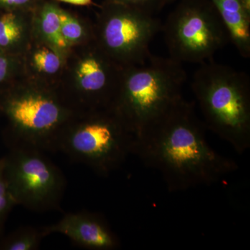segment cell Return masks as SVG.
Wrapping results in <instances>:
<instances>
[{"label":"cell","mask_w":250,"mask_h":250,"mask_svg":"<svg viewBox=\"0 0 250 250\" xmlns=\"http://www.w3.org/2000/svg\"><path fill=\"white\" fill-rule=\"evenodd\" d=\"M134 154L161 174L170 192L218 183L238 169L210 146L193 104L183 98L136 136Z\"/></svg>","instance_id":"1"},{"label":"cell","mask_w":250,"mask_h":250,"mask_svg":"<svg viewBox=\"0 0 250 250\" xmlns=\"http://www.w3.org/2000/svg\"><path fill=\"white\" fill-rule=\"evenodd\" d=\"M192 90L207 127L238 154L250 147V83L244 72L213 62H202Z\"/></svg>","instance_id":"2"},{"label":"cell","mask_w":250,"mask_h":250,"mask_svg":"<svg viewBox=\"0 0 250 250\" xmlns=\"http://www.w3.org/2000/svg\"><path fill=\"white\" fill-rule=\"evenodd\" d=\"M187 73L181 62L151 54L125 67L110 107L137 136L181 98Z\"/></svg>","instance_id":"3"},{"label":"cell","mask_w":250,"mask_h":250,"mask_svg":"<svg viewBox=\"0 0 250 250\" xmlns=\"http://www.w3.org/2000/svg\"><path fill=\"white\" fill-rule=\"evenodd\" d=\"M0 99L16 144L41 151H57L65 126L80 111L58 87L22 76Z\"/></svg>","instance_id":"4"},{"label":"cell","mask_w":250,"mask_h":250,"mask_svg":"<svg viewBox=\"0 0 250 250\" xmlns=\"http://www.w3.org/2000/svg\"><path fill=\"white\" fill-rule=\"evenodd\" d=\"M135 146L136 136L109 106L77 113L61 134L57 151L108 176L134 154Z\"/></svg>","instance_id":"5"},{"label":"cell","mask_w":250,"mask_h":250,"mask_svg":"<svg viewBox=\"0 0 250 250\" xmlns=\"http://www.w3.org/2000/svg\"><path fill=\"white\" fill-rule=\"evenodd\" d=\"M162 24L154 14L139 8L105 1L94 24L95 41L123 68L150 57L149 45Z\"/></svg>","instance_id":"6"},{"label":"cell","mask_w":250,"mask_h":250,"mask_svg":"<svg viewBox=\"0 0 250 250\" xmlns=\"http://www.w3.org/2000/svg\"><path fill=\"white\" fill-rule=\"evenodd\" d=\"M161 29L170 58L179 62H207L229 41L214 5L203 0H184Z\"/></svg>","instance_id":"7"},{"label":"cell","mask_w":250,"mask_h":250,"mask_svg":"<svg viewBox=\"0 0 250 250\" xmlns=\"http://www.w3.org/2000/svg\"><path fill=\"white\" fill-rule=\"evenodd\" d=\"M4 158L5 177L16 205L38 212L58 208L65 178L42 151L14 145Z\"/></svg>","instance_id":"8"},{"label":"cell","mask_w":250,"mask_h":250,"mask_svg":"<svg viewBox=\"0 0 250 250\" xmlns=\"http://www.w3.org/2000/svg\"><path fill=\"white\" fill-rule=\"evenodd\" d=\"M75 49L77 51L72 49L65 67L67 85L61 91L81 112L109 107L123 67L108 57L95 41Z\"/></svg>","instance_id":"9"},{"label":"cell","mask_w":250,"mask_h":250,"mask_svg":"<svg viewBox=\"0 0 250 250\" xmlns=\"http://www.w3.org/2000/svg\"><path fill=\"white\" fill-rule=\"evenodd\" d=\"M42 229L46 236L61 233L85 249L113 250L121 246L106 219L91 212L67 213L57 223Z\"/></svg>","instance_id":"10"},{"label":"cell","mask_w":250,"mask_h":250,"mask_svg":"<svg viewBox=\"0 0 250 250\" xmlns=\"http://www.w3.org/2000/svg\"><path fill=\"white\" fill-rule=\"evenodd\" d=\"M69 57L44 42L32 39L22 57V76L31 80L58 87Z\"/></svg>","instance_id":"11"},{"label":"cell","mask_w":250,"mask_h":250,"mask_svg":"<svg viewBox=\"0 0 250 250\" xmlns=\"http://www.w3.org/2000/svg\"><path fill=\"white\" fill-rule=\"evenodd\" d=\"M33 11H1L0 49L22 57L33 39Z\"/></svg>","instance_id":"12"},{"label":"cell","mask_w":250,"mask_h":250,"mask_svg":"<svg viewBox=\"0 0 250 250\" xmlns=\"http://www.w3.org/2000/svg\"><path fill=\"white\" fill-rule=\"evenodd\" d=\"M62 8L57 1L42 0L33 11V39L44 42L70 57L72 49L65 43L61 31Z\"/></svg>","instance_id":"13"},{"label":"cell","mask_w":250,"mask_h":250,"mask_svg":"<svg viewBox=\"0 0 250 250\" xmlns=\"http://www.w3.org/2000/svg\"><path fill=\"white\" fill-rule=\"evenodd\" d=\"M228 31L229 39L242 57H250V16L238 0H211Z\"/></svg>","instance_id":"14"},{"label":"cell","mask_w":250,"mask_h":250,"mask_svg":"<svg viewBox=\"0 0 250 250\" xmlns=\"http://www.w3.org/2000/svg\"><path fill=\"white\" fill-rule=\"evenodd\" d=\"M61 31L65 43L72 49L95 41L94 24L62 8L61 12Z\"/></svg>","instance_id":"15"},{"label":"cell","mask_w":250,"mask_h":250,"mask_svg":"<svg viewBox=\"0 0 250 250\" xmlns=\"http://www.w3.org/2000/svg\"><path fill=\"white\" fill-rule=\"evenodd\" d=\"M45 236L42 228H21L0 241V250H36Z\"/></svg>","instance_id":"16"},{"label":"cell","mask_w":250,"mask_h":250,"mask_svg":"<svg viewBox=\"0 0 250 250\" xmlns=\"http://www.w3.org/2000/svg\"><path fill=\"white\" fill-rule=\"evenodd\" d=\"M22 74V57L0 49V85Z\"/></svg>","instance_id":"17"},{"label":"cell","mask_w":250,"mask_h":250,"mask_svg":"<svg viewBox=\"0 0 250 250\" xmlns=\"http://www.w3.org/2000/svg\"><path fill=\"white\" fill-rule=\"evenodd\" d=\"M4 175V158L0 159V233L4 228L10 212L16 206Z\"/></svg>","instance_id":"18"},{"label":"cell","mask_w":250,"mask_h":250,"mask_svg":"<svg viewBox=\"0 0 250 250\" xmlns=\"http://www.w3.org/2000/svg\"><path fill=\"white\" fill-rule=\"evenodd\" d=\"M42 0H0L1 11H33Z\"/></svg>","instance_id":"19"},{"label":"cell","mask_w":250,"mask_h":250,"mask_svg":"<svg viewBox=\"0 0 250 250\" xmlns=\"http://www.w3.org/2000/svg\"><path fill=\"white\" fill-rule=\"evenodd\" d=\"M105 1L134 6L152 14L160 9L164 3V0H105Z\"/></svg>","instance_id":"20"},{"label":"cell","mask_w":250,"mask_h":250,"mask_svg":"<svg viewBox=\"0 0 250 250\" xmlns=\"http://www.w3.org/2000/svg\"><path fill=\"white\" fill-rule=\"evenodd\" d=\"M55 1L82 6H90L93 4V0H55Z\"/></svg>","instance_id":"21"},{"label":"cell","mask_w":250,"mask_h":250,"mask_svg":"<svg viewBox=\"0 0 250 250\" xmlns=\"http://www.w3.org/2000/svg\"><path fill=\"white\" fill-rule=\"evenodd\" d=\"M243 9L250 16V0H238Z\"/></svg>","instance_id":"22"},{"label":"cell","mask_w":250,"mask_h":250,"mask_svg":"<svg viewBox=\"0 0 250 250\" xmlns=\"http://www.w3.org/2000/svg\"><path fill=\"white\" fill-rule=\"evenodd\" d=\"M164 2H165V1H172V0H164Z\"/></svg>","instance_id":"23"}]
</instances>
